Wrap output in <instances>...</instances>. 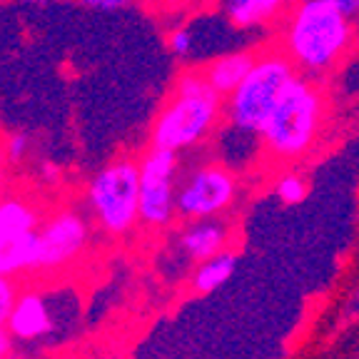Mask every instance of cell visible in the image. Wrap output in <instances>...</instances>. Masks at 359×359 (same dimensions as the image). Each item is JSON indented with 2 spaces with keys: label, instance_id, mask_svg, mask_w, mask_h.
I'll return each mask as SVG.
<instances>
[{
  "label": "cell",
  "instance_id": "7",
  "mask_svg": "<svg viewBox=\"0 0 359 359\" xmlns=\"http://www.w3.org/2000/svg\"><path fill=\"white\" fill-rule=\"evenodd\" d=\"M237 180L217 163L202 165L177 190V212L185 219L217 217L235 202Z\"/></svg>",
  "mask_w": 359,
  "mask_h": 359
},
{
  "label": "cell",
  "instance_id": "19",
  "mask_svg": "<svg viewBox=\"0 0 359 359\" xmlns=\"http://www.w3.org/2000/svg\"><path fill=\"white\" fill-rule=\"evenodd\" d=\"M73 3L93 13H120L133 6L135 0H73Z\"/></svg>",
  "mask_w": 359,
  "mask_h": 359
},
{
  "label": "cell",
  "instance_id": "17",
  "mask_svg": "<svg viewBox=\"0 0 359 359\" xmlns=\"http://www.w3.org/2000/svg\"><path fill=\"white\" fill-rule=\"evenodd\" d=\"M150 3L165 15H185V13H197L205 6H212L215 0H150Z\"/></svg>",
  "mask_w": 359,
  "mask_h": 359
},
{
  "label": "cell",
  "instance_id": "15",
  "mask_svg": "<svg viewBox=\"0 0 359 359\" xmlns=\"http://www.w3.org/2000/svg\"><path fill=\"white\" fill-rule=\"evenodd\" d=\"M168 48L175 57L187 60L192 55V50H195V35H192V30L187 25H182V22L172 25L168 33Z\"/></svg>",
  "mask_w": 359,
  "mask_h": 359
},
{
  "label": "cell",
  "instance_id": "3",
  "mask_svg": "<svg viewBox=\"0 0 359 359\" xmlns=\"http://www.w3.org/2000/svg\"><path fill=\"white\" fill-rule=\"evenodd\" d=\"M327 93L320 83L307 75H297L287 85L275 112L264 123L259 140L277 160H297L307 155L327 123Z\"/></svg>",
  "mask_w": 359,
  "mask_h": 359
},
{
  "label": "cell",
  "instance_id": "12",
  "mask_svg": "<svg viewBox=\"0 0 359 359\" xmlns=\"http://www.w3.org/2000/svg\"><path fill=\"white\" fill-rule=\"evenodd\" d=\"M224 242H227V230H224V224L215 217L192 219L190 227L182 232V250H185L195 262H205V259L219 255Z\"/></svg>",
  "mask_w": 359,
  "mask_h": 359
},
{
  "label": "cell",
  "instance_id": "22",
  "mask_svg": "<svg viewBox=\"0 0 359 359\" xmlns=\"http://www.w3.org/2000/svg\"><path fill=\"white\" fill-rule=\"evenodd\" d=\"M11 332H3L0 330V359H6L8 352H11Z\"/></svg>",
  "mask_w": 359,
  "mask_h": 359
},
{
  "label": "cell",
  "instance_id": "10",
  "mask_svg": "<svg viewBox=\"0 0 359 359\" xmlns=\"http://www.w3.org/2000/svg\"><path fill=\"white\" fill-rule=\"evenodd\" d=\"M53 317L48 302L38 292H25L15 299L8 320V332L18 339H40L53 332Z\"/></svg>",
  "mask_w": 359,
  "mask_h": 359
},
{
  "label": "cell",
  "instance_id": "11",
  "mask_svg": "<svg viewBox=\"0 0 359 359\" xmlns=\"http://www.w3.org/2000/svg\"><path fill=\"white\" fill-rule=\"evenodd\" d=\"M255 57H257V50H227L222 55L212 57L208 65H200L205 78L210 80L215 90H217L219 95H230L232 90L247 78V73L252 70L255 65Z\"/></svg>",
  "mask_w": 359,
  "mask_h": 359
},
{
  "label": "cell",
  "instance_id": "16",
  "mask_svg": "<svg viewBox=\"0 0 359 359\" xmlns=\"http://www.w3.org/2000/svg\"><path fill=\"white\" fill-rule=\"evenodd\" d=\"M275 192L285 205H299L307 195V182L299 175H285V177L277 180Z\"/></svg>",
  "mask_w": 359,
  "mask_h": 359
},
{
  "label": "cell",
  "instance_id": "1",
  "mask_svg": "<svg viewBox=\"0 0 359 359\" xmlns=\"http://www.w3.org/2000/svg\"><path fill=\"white\" fill-rule=\"evenodd\" d=\"M354 20L327 0H294L280 25L277 48L299 75L322 78L347 57L354 45Z\"/></svg>",
  "mask_w": 359,
  "mask_h": 359
},
{
  "label": "cell",
  "instance_id": "8",
  "mask_svg": "<svg viewBox=\"0 0 359 359\" xmlns=\"http://www.w3.org/2000/svg\"><path fill=\"white\" fill-rule=\"evenodd\" d=\"M90 224L80 212L62 210L38 230V269H57L85 250Z\"/></svg>",
  "mask_w": 359,
  "mask_h": 359
},
{
  "label": "cell",
  "instance_id": "6",
  "mask_svg": "<svg viewBox=\"0 0 359 359\" xmlns=\"http://www.w3.org/2000/svg\"><path fill=\"white\" fill-rule=\"evenodd\" d=\"M180 152L152 147L140 157V222L147 227H165L177 210L175 177Z\"/></svg>",
  "mask_w": 359,
  "mask_h": 359
},
{
  "label": "cell",
  "instance_id": "5",
  "mask_svg": "<svg viewBox=\"0 0 359 359\" xmlns=\"http://www.w3.org/2000/svg\"><path fill=\"white\" fill-rule=\"evenodd\" d=\"M90 212L100 230L120 237L140 219V160L118 157L88 182Z\"/></svg>",
  "mask_w": 359,
  "mask_h": 359
},
{
  "label": "cell",
  "instance_id": "9",
  "mask_svg": "<svg viewBox=\"0 0 359 359\" xmlns=\"http://www.w3.org/2000/svg\"><path fill=\"white\" fill-rule=\"evenodd\" d=\"M292 3L294 0H215L212 8L224 18L227 25L250 33V30L272 28L285 18Z\"/></svg>",
  "mask_w": 359,
  "mask_h": 359
},
{
  "label": "cell",
  "instance_id": "13",
  "mask_svg": "<svg viewBox=\"0 0 359 359\" xmlns=\"http://www.w3.org/2000/svg\"><path fill=\"white\" fill-rule=\"evenodd\" d=\"M38 230V212L20 197L0 202V232L8 237H22Z\"/></svg>",
  "mask_w": 359,
  "mask_h": 359
},
{
  "label": "cell",
  "instance_id": "14",
  "mask_svg": "<svg viewBox=\"0 0 359 359\" xmlns=\"http://www.w3.org/2000/svg\"><path fill=\"white\" fill-rule=\"evenodd\" d=\"M235 264H237L235 255H227V252L215 255V257L205 259V262L197 267L192 285H195V290L202 292V294L215 292L219 285H224V282L232 277V272H235Z\"/></svg>",
  "mask_w": 359,
  "mask_h": 359
},
{
  "label": "cell",
  "instance_id": "20",
  "mask_svg": "<svg viewBox=\"0 0 359 359\" xmlns=\"http://www.w3.org/2000/svg\"><path fill=\"white\" fill-rule=\"evenodd\" d=\"M8 152H11L13 163H20L22 157H25V152H28V137H25V135H15V137H11Z\"/></svg>",
  "mask_w": 359,
  "mask_h": 359
},
{
  "label": "cell",
  "instance_id": "23",
  "mask_svg": "<svg viewBox=\"0 0 359 359\" xmlns=\"http://www.w3.org/2000/svg\"><path fill=\"white\" fill-rule=\"evenodd\" d=\"M22 3H50V0H22Z\"/></svg>",
  "mask_w": 359,
  "mask_h": 359
},
{
  "label": "cell",
  "instance_id": "21",
  "mask_svg": "<svg viewBox=\"0 0 359 359\" xmlns=\"http://www.w3.org/2000/svg\"><path fill=\"white\" fill-rule=\"evenodd\" d=\"M327 3H332L337 11H342L344 15L352 18V20L359 18V0H327Z\"/></svg>",
  "mask_w": 359,
  "mask_h": 359
},
{
  "label": "cell",
  "instance_id": "4",
  "mask_svg": "<svg viewBox=\"0 0 359 359\" xmlns=\"http://www.w3.org/2000/svg\"><path fill=\"white\" fill-rule=\"evenodd\" d=\"M297 67L280 48L257 50L252 70L224 97V120L232 130L259 137L264 123L275 112L287 85L297 78Z\"/></svg>",
  "mask_w": 359,
  "mask_h": 359
},
{
  "label": "cell",
  "instance_id": "2",
  "mask_svg": "<svg viewBox=\"0 0 359 359\" xmlns=\"http://www.w3.org/2000/svg\"><path fill=\"white\" fill-rule=\"evenodd\" d=\"M224 120V95L210 85L202 67H182L150 130V145L185 152L205 142Z\"/></svg>",
  "mask_w": 359,
  "mask_h": 359
},
{
  "label": "cell",
  "instance_id": "18",
  "mask_svg": "<svg viewBox=\"0 0 359 359\" xmlns=\"http://www.w3.org/2000/svg\"><path fill=\"white\" fill-rule=\"evenodd\" d=\"M13 304H15V290H13V282L8 280V275H0V330L8 327Z\"/></svg>",
  "mask_w": 359,
  "mask_h": 359
}]
</instances>
